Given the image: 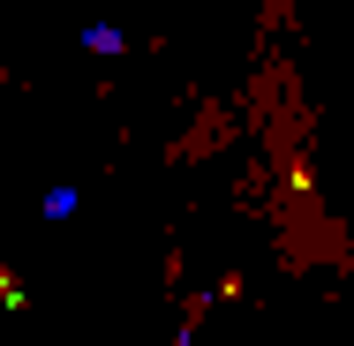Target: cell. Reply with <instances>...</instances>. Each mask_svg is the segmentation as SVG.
<instances>
[{"label": "cell", "mask_w": 354, "mask_h": 346, "mask_svg": "<svg viewBox=\"0 0 354 346\" xmlns=\"http://www.w3.org/2000/svg\"><path fill=\"white\" fill-rule=\"evenodd\" d=\"M174 346H196V331H189V324H181V339H174Z\"/></svg>", "instance_id": "3"}, {"label": "cell", "mask_w": 354, "mask_h": 346, "mask_svg": "<svg viewBox=\"0 0 354 346\" xmlns=\"http://www.w3.org/2000/svg\"><path fill=\"white\" fill-rule=\"evenodd\" d=\"M83 46H91V53H121V46H129V38H121V30H113V23H83Z\"/></svg>", "instance_id": "1"}, {"label": "cell", "mask_w": 354, "mask_h": 346, "mask_svg": "<svg viewBox=\"0 0 354 346\" xmlns=\"http://www.w3.org/2000/svg\"><path fill=\"white\" fill-rule=\"evenodd\" d=\"M46 218H53V226L75 218V189H68V181H61V189H46Z\"/></svg>", "instance_id": "2"}]
</instances>
